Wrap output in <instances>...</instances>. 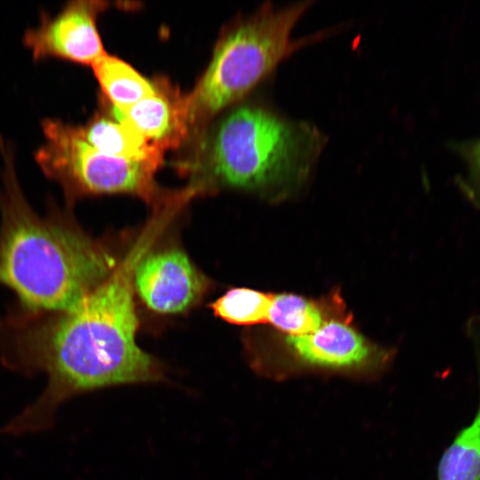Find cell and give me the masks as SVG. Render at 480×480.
<instances>
[{
    "label": "cell",
    "mask_w": 480,
    "mask_h": 480,
    "mask_svg": "<svg viewBox=\"0 0 480 480\" xmlns=\"http://www.w3.org/2000/svg\"><path fill=\"white\" fill-rule=\"evenodd\" d=\"M92 68L106 98L118 109L125 110L157 91L156 84L126 62L108 53Z\"/></svg>",
    "instance_id": "cell-12"
},
{
    "label": "cell",
    "mask_w": 480,
    "mask_h": 480,
    "mask_svg": "<svg viewBox=\"0 0 480 480\" xmlns=\"http://www.w3.org/2000/svg\"><path fill=\"white\" fill-rule=\"evenodd\" d=\"M0 151V284L26 310H67L112 273L113 258L56 206L45 215L36 212L20 187L12 150L1 138Z\"/></svg>",
    "instance_id": "cell-2"
},
{
    "label": "cell",
    "mask_w": 480,
    "mask_h": 480,
    "mask_svg": "<svg viewBox=\"0 0 480 480\" xmlns=\"http://www.w3.org/2000/svg\"><path fill=\"white\" fill-rule=\"evenodd\" d=\"M44 143L35 158L68 198L86 194L128 193L149 200L156 193L158 166L104 154L90 145L79 127L48 118L42 122Z\"/></svg>",
    "instance_id": "cell-5"
},
{
    "label": "cell",
    "mask_w": 480,
    "mask_h": 480,
    "mask_svg": "<svg viewBox=\"0 0 480 480\" xmlns=\"http://www.w3.org/2000/svg\"><path fill=\"white\" fill-rule=\"evenodd\" d=\"M106 6L101 1H73L53 16L43 12L23 43L36 60L56 58L92 66L107 54L96 23Z\"/></svg>",
    "instance_id": "cell-7"
},
{
    "label": "cell",
    "mask_w": 480,
    "mask_h": 480,
    "mask_svg": "<svg viewBox=\"0 0 480 480\" xmlns=\"http://www.w3.org/2000/svg\"><path fill=\"white\" fill-rule=\"evenodd\" d=\"M478 401L471 420L462 427L443 451L436 480H480V340L475 341Z\"/></svg>",
    "instance_id": "cell-11"
},
{
    "label": "cell",
    "mask_w": 480,
    "mask_h": 480,
    "mask_svg": "<svg viewBox=\"0 0 480 480\" xmlns=\"http://www.w3.org/2000/svg\"><path fill=\"white\" fill-rule=\"evenodd\" d=\"M457 149L467 166L469 181L480 191V138L463 142Z\"/></svg>",
    "instance_id": "cell-15"
},
{
    "label": "cell",
    "mask_w": 480,
    "mask_h": 480,
    "mask_svg": "<svg viewBox=\"0 0 480 480\" xmlns=\"http://www.w3.org/2000/svg\"><path fill=\"white\" fill-rule=\"evenodd\" d=\"M144 236L117 268L74 307L34 312L20 307L0 321L2 362L24 374L43 372L41 396L2 430L24 434L51 427L58 407L83 393L163 380L161 365L137 344L133 272Z\"/></svg>",
    "instance_id": "cell-1"
},
{
    "label": "cell",
    "mask_w": 480,
    "mask_h": 480,
    "mask_svg": "<svg viewBox=\"0 0 480 480\" xmlns=\"http://www.w3.org/2000/svg\"><path fill=\"white\" fill-rule=\"evenodd\" d=\"M313 3L276 8L268 4L230 28L214 48L209 65L187 96L191 124L237 102L281 61L317 34L292 39V32Z\"/></svg>",
    "instance_id": "cell-4"
},
{
    "label": "cell",
    "mask_w": 480,
    "mask_h": 480,
    "mask_svg": "<svg viewBox=\"0 0 480 480\" xmlns=\"http://www.w3.org/2000/svg\"><path fill=\"white\" fill-rule=\"evenodd\" d=\"M388 355L374 348L352 327L338 321L323 324L316 332L285 337V354L262 372L284 380L306 372L340 374L360 380L378 378Z\"/></svg>",
    "instance_id": "cell-6"
},
{
    "label": "cell",
    "mask_w": 480,
    "mask_h": 480,
    "mask_svg": "<svg viewBox=\"0 0 480 480\" xmlns=\"http://www.w3.org/2000/svg\"><path fill=\"white\" fill-rule=\"evenodd\" d=\"M268 322L291 336L312 333L324 324L316 305L292 293L273 295Z\"/></svg>",
    "instance_id": "cell-13"
},
{
    "label": "cell",
    "mask_w": 480,
    "mask_h": 480,
    "mask_svg": "<svg viewBox=\"0 0 480 480\" xmlns=\"http://www.w3.org/2000/svg\"><path fill=\"white\" fill-rule=\"evenodd\" d=\"M274 294L250 288H233L212 304L214 314L221 319L239 325L268 322Z\"/></svg>",
    "instance_id": "cell-14"
},
{
    "label": "cell",
    "mask_w": 480,
    "mask_h": 480,
    "mask_svg": "<svg viewBox=\"0 0 480 480\" xmlns=\"http://www.w3.org/2000/svg\"><path fill=\"white\" fill-rule=\"evenodd\" d=\"M156 88L154 95L125 110L111 106V114L124 119L164 151L181 141L191 123L187 96L182 98L163 84Z\"/></svg>",
    "instance_id": "cell-9"
},
{
    "label": "cell",
    "mask_w": 480,
    "mask_h": 480,
    "mask_svg": "<svg viewBox=\"0 0 480 480\" xmlns=\"http://www.w3.org/2000/svg\"><path fill=\"white\" fill-rule=\"evenodd\" d=\"M133 287L151 310L175 314L201 297L204 282L183 252L165 250L139 260L133 272Z\"/></svg>",
    "instance_id": "cell-8"
},
{
    "label": "cell",
    "mask_w": 480,
    "mask_h": 480,
    "mask_svg": "<svg viewBox=\"0 0 480 480\" xmlns=\"http://www.w3.org/2000/svg\"><path fill=\"white\" fill-rule=\"evenodd\" d=\"M322 147L320 134L261 107L243 106L214 130L207 164L221 183L260 189L300 180Z\"/></svg>",
    "instance_id": "cell-3"
},
{
    "label": "cell",
    "mask_w": 480,
    "mask_h": 480,
    "mask_svg": "<svg viewBox=\"0 0 480 480\" xmlns=\"http://www.w3.org/2000/svg\"><path fill=\"white\" fill-rule=\"evenodd\" d=\"M97 115L84 126H78L84 139L99 151L130 160L160 165L164 150L148 141L124 119Z\"/></svg>",
    "instance_id": "cell-10"
}]
</instances>
